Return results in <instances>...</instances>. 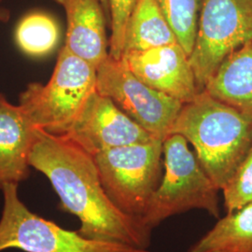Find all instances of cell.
I'll return each mask as SVG.
<instances>
[{"mask_svg": "<svg viewBox=\"0 0 252 252\" xmlns=\"http://www.w3.org/2000/svg\"><path fill=\"white\" fill-rule=\"evenodd\" d=\"M95 91L96 67L63 46L51 79L29 83L18 105L36 128L63 135Z\"/></svg>", "mask_w": 252, "mask_h": 252, "instance_id": "3", "label": "cell"}, {"mask_svg": "<svg viewBox=\"0 0 252 252\" xmlns=\"http://www.w3.org/2000/svg\"><path fill=\"white\" fill-rule=\"evenodd\" d=\"M37 130L19 105L0 94V189L28 179Z\"/></svg>", "mask_w": 252, "mask_h": 252, "instance_id": "11", "label": "cell"}, {"mask_svg": "<svg viewBox=\"0 0 252 252\" xmlns=\"http://www.w3.org/2000/svg\"><path fill=\"white\" fill-rule=\"evenodd\" d=\"M163 140L126 145L94 155L103 187L124 213L142 217L162 180Z\"/></svg>", "mask_w": 252, "mask_h": 252, "instance_id": "5", "label": "cell"}, {"mask_svg": "<svg viewBox=\"0 0 252 252\" xmlns=\"http://www.w3.org/2000/svg\"><path fill=\"white\" fill-rule=\"evenodd\" d=\"M66 16L64 46L97 67L108 56V25L101 0H54Z\"/></svg>", "mask_w": 252, "mask_h": 252, "instance_id": "12", "label": "cell"}, {"mask_svg": "<svg viewBox=\"0 0 252 252\" xmlns=\"http://www.w3.org/2000/svg\"><path fill=\"white\" fill-rule=\"evenodd\" d=\"M136 2L137 0H108L111 29L108 55L116 60L123 57L126 29Z\"/></svg>", "mask_w": 252, "mask_h": 252, "instance_id": "19", "label": "cell"}, {"mask_svg": "<svg viewBox=\"0 0 252 252\" xmlns=\"http://www.w3.org/2000/svg\"><path fill=\"white\" fill-rule=\"evenodd\" d=\"M186 138L210 180L221 190L252 146V115L206 91L184 104L171 134Z\"/></svg>", "mask_w": 252, "mask_h": 252, "instance_id": "2", "label": "cell"}, {"mask_svg": "<svg viewBox=\"0 0 252 252\" xmlns=\"http://www.w3.org/2000/svg\"><path fill=\"white\" fill-rule=\"evenodd\" d=\"M252 41V0H204L189 55L199 92L230 54Z\"/></svg>", "mask_w": 252, "mask_h": 252, "instance_id": "7", "label": "cell"}, {"mask_svg": "<svg viewBox=\"0 0 252 252\" xmlns=\"http://www.w3.org/2000/svg\"><path fill=\"white\" fill-rule=\"evenodd\" d=\"M188 252H252V202L219 219Z\"/></svg>", "mask_w": 252, "mask_h": 252, "instance_id": "14", "label": "cell"}, {"mask_svg": "<svg viewBox=\"0 0 252 252\" xmlns=\"http://www.w3.org/2000/svg\"><path fill=\"white\" fill-rule=\"evenodd\" d=\"M60 36L58 21L44 10L27 12L20 19L14 31V39L20 51L33 58H42L52 54Z\"/></svg>", "mask_w": 252, "mask_h": 252, "instance_id": "16", "label": "cell"}, {"mask_svg": "<svg viewBox=\"0 0 252 252\" xmlns=\"http://www.w3.org/2000/svg\"><path fill=\"white\" fill-rule=\"evenodd\" d=\"M30 166L50 181L59 207L78 218L83 236L150 251L152 232L139 217L120 210L103 187L94 158L64 135L38 129L29 157Z\"/></svg>", "mask_w": 252, "mask_h": 252, "instance_id": "1", "label": "cell"}, {"mask_svg": "<svg viewBox=\"0 0 252 252\" xmlns=\"http://www.w3.org/2000/svg\"><path fill=\"white\" fill-rule=\"evenodd\" d=\"M221 191L226 213L252 202V146Z\"/></svg>", "mask_w": 252, "mask_h": 252, "instance_id": "18", "label": "cell"}, {"mask_svg": "<svg viewBox=\"0 0 252 252\" xmlns=\"http://www.w3.org/2000/svg\"><path fill=\"white\" fill-rule=\"evenodd\" d=\"M189 143L179 134L168 135L162 145L164 175L142 220L151 230L170 217L200 209L220 218V198Z\"/></svg>", "mask_w": 252, "mask_h": 252, "instance_id": "4", "label": "cell"}, {"mask_svg": "<svg viewBox=\"0 0 252 252\" xmlns=\"http://www.w3.org/2000/svg\"><path fill=\"white\" fill-rule=\"evenodd\" d=\"M3 1H4V0H0V3H1V2H3Z\"/></svg>", "mask_w": 252, "mask_h": 252, "instance_id": "22", "label": "cell"}, {"mask_svg": "<svg viewBox=\"0 0 252 252\" xmlns=\"http://www.w3.org/2000/svg\"><path fill=\"white\" fill-rule=\"evenodd\" d=\"M101 2H102V5H103V8L105 9L106 16H107L108 25H109V23H110V15H109V4H108V0H101Z\"/></svg>", "mask_w": 252, "mask_h": 252, "instance_id": "21", "label": "cell"}, {"mask_svg": "<svg viewBox=\"0 0 252 252\" xmlns=\"http://www.w3.org/2000/svg\"><path fill=\"white\" fill-rule=\"evenodd\" d=\"M204 91L214 98L252 115V41L226 58Z\"/></svg>", "mask_w": 252, "mask_h": 252, "instance_id": "13", "label": "cell"}, {"mask_svg": "<svg viewBox=\"0 0 252 252\" xmlns=\"http://www.w3.org/2000/svg\"><path fill=\"white\" fill-rule=\"evenodd\" d=\"M63 135L93 156L109 149L156 138L97 91L91 94Z\"/></svg>", "mask_w": 252, "mask_h": 252, "instance_id": "9", "label": "cell"}, {"mask_svg": "<svg viewBox=\"0 0 252 252\" xmlns=\"http://www.w3.org/2000/svg\"><path fill=\"white\" fill-rule=\"evenodd\" d=\"M178 42L190 55L196 37L204 0H157Z\"/></svg>", "mask_w": 252, "mask_h": 252, "instance_id": "17", "label": "cell"}, {"mask_svg": "<svg viewBox=\"0 0 252 252\" xmlns=\"http://www.w3.org/2000/svg\"><path fill=\"white\" fill-rule=\"evenodd\" d=\"M178 42L157 0H137L126 29L124 53Z\"/></svg>", "mask_w": 252, "mask_h": 252, "instance_id": "15", "label": "cell"}, {"mask_svg": "<svg viewBox=\"0 0 252 252\" xmlns=\"http://www.w3.org/2000/svg\"><path fill=\"white\" fill-rule=\"evenodd\" d=\"M3 192L0 218V252H142L121 244L87 238L32 212L19 196L18 185L8 184Z\"/></svg>", "mask_w": 252, "mask_h": 252, "instance_id": "6", "label": "cell"}, {"mask_svg": "<svg viewBox=\"0 0 252 252\" xmlns=\"http://www.w3.org/2000/svg\"><path fill=\"white\" fill-rule=\"evenodd\" d=\"M122 59L145 84L182 104L194 99L200 93L189 54L179 42L128 51Z\"/></svg>", "mask_w": 252, "mask_h": 252, "instance_id": "10", "label": "cell"}, {"mask_svg": "<svg viewBox=\"0 0 252 252\" xmlns=\"http://www.w3.org/2000/svg\"><path fill=\"white\" fill-rule=\"evenodd\" d=\"M10 19V10L0 7V23H8Z\"/></svg>", "mask_w": 252, "mask_h": 252, "instance_id": "20", "label": "cell"}, {"mask_svg": "<svg viewBox=\"0 0 252 252\" xmlns=\"http://www.w3.org/2000/svg\"><path fill=\"white\" fill-rule=\"evenodd\" d=\"M96 91L150 134L164 140L184 104L140 81L123 59L108 55L96 67Z\"/></svg>", "mask_w": 252, "mask_h": 252, "instance_id": "8", "label": "cell"}]
</instances>
